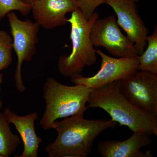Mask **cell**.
<instances>
[{
	"mask_svg": "<svg viewBox=\"0 0 157 157\" xmlns=\"http://www.w3.org/2000/svg\"><path fill=\"white\" fill-rule=\"evenodd\" d=\"M117 124L111 119L90 120L79 116L55 121L52 129L56 130L58 136L53 142L47 144L45 152L49 157H87L98 135Z\"/></svg>",
	"mask_w": 157,
	"mask_h": 157,
	"instance_id": "1",
	"label": "cell"
},
{
	"mask_svg": "<svg viewBox=\"0 0 157 157\" xmlns=\"http://www.w3.org/2000/svg\"><path fill=\"white\" fill-rule=\"evenodd\" d=\"M88 108H100L112 120L128 127L133 132L157 135V115L144 111L132 104L124 93L119 80L93 90Z\"/></svg>",
	"mask_w": 157,
	"mask_h": 157,
	"instance_id": "2",
	"label": "cell"
},
{
	"mask_svg": "<svg viewBox=\"0 0 157 157\" xmlns=\"http://www.w3.org/2000/svg\"><path fill=\"white\" fill-rule=\"evenodd\" d=\"M93 90L82 85H66L48 77L43 87L45 109L39 124L44 130H49L58 119L83 117Z\"/></svg>",
	"mask_w": 157,
	"mask_h": 157,
	"instance_id": "3",
	"label": "cell"
},
{
	"mask_svg": "<svg viewBox=\"0 0 157 157\" xmlns=\"http://www.w3.org/2000/svg\"><path fill=\"white\" fill-rule=\"evenodd\" d=\"M99 17V14L94 12L89 19H86L78 8L71 12L67 21L71 28L72 50L69 54L60 56L58 62V69L63 76L71 78L79 75L85 67L96 63L97 53L90 39V33Z\"/></svg>",
	"mask_w": 157,
	"mask_h": 157,
	"instance_id": "4",
	"label": "cell"
},
{
	"mask_svg": "<svg viewBox=\"0 0 157 157\" xmlns=\"http://www.w3.org/2000/svg\"><path fill=\"white\" fill-rule=\"evenodd\" d=\"M9 23L13 48L17 56V63L14 75L17 90L22 93L26 90L22 80V66L24 62H30L36 54V45L39 41L40 25L30 19H20L13 11L6 15Z\"/></svg>",
	"mask_w": 157,
	"mask_h": 157,
	"instance_id": "5",
	"label": "cell"
},
{
	"mask_svg": "<svg viewBox=\"0 0 157 157\" xmlns=\"http://www.w3.org/2000/svg\"><path fill=\"white\" fill-rule=\"evenodd\" d=\"M90 39L94 47H104L116 57L138 56L135 45L122 33L114 15L96 20L91 29Z\"/></svg>",
	"mask_w": 157,
	"mask_h": 157,
	"instance_id": "6",
	"label": "cell"
},
{
	"mask_svg": "<svg viewBox=\"0 0 157 157\" xmlns=\"http://www.w3.org/2000/svg\"><path fill=\"white\" fill-rule=\"evenodd\" d=\"M96 52L101 58L100 70L91 77H84L82 74L71 77L74 85H82L89 88L101 87L113 81L124 79L138 70V56L130 58H113L98 49Z\"/></svg>",
	"mask_w": 157,
	"mask_h": 157,
	"instance_id": "7",
	"label": "cell"
},
{
	"mask_svg": "<svg viewBox=\"0 0 157 157\" xmlns=\"http://www.w3.org/2000/svg\"><path fill=\"white\" fill-rule=\"evenodd\" d=\"M125 95L136 107L157 115V75L138 70L119 80Z\"/></svg>",
	"mask_w": 157,
	"mask_h": 157,
	"instance_id": "8",
	"label": "cell"
},
{
	"mask_svg": "<svg viewBox=\"0 0 157 157\" xmlns=\"http://www.w3.org/2000/svg\"><path fill=\"white\" fill-rule=\"evenodd\" d=\"M105 4L115 12L118 25L134 43L138 55L142 54L147 45L149 32L139 15L136 3L132 0H107Z\"/></svg>",
	"mask_w": 157,
	"mask_h": 157,
	"instance_id": "9",
	"label": "cell"
},
{
	"mask_svg": "<svg viewBox=\"0 0 157 157\" xmlns=\"http://www.w3.org/2000/svg\"><path fill=\"white\" fill-rule=\"evenodd\" d=\"M31 6L36 22L48 30L65 25L66 14L78 8L74 0H36Z\"/></svg>",
	"mask_w": 157,
	"mask_h": 157,
	"instance_id": "10",
	"label": "cell"
},
{
	"mask_svg": "<svg viewBox=\"0 0 157 157\" xmlns=\"http://www.w3.org/2000/svg\"><path fill=\"white\" fill-rule=\"evenodd\" d=\"M151 135L142 132H133L124 141L107 140L100 142L98 153L102 157H153L150 151L143 152L140 149L152 143Z\"/></svg>",
	"mask_w": 157,
	"mask_h": 157,
	"instance_id": "11",
	"label": "cell"
},
{
	"mask_svg": "<svg viewBox=\"0 0 157 157\" xmlns=\"http://www.w3.org/2000/svg\"><path fill=\"white\" fill-rule=\"evenodd\" d=\"M3 113L7 121L14 125L23 143L22 154L15 157H38L39 144L42 142V139L37 136L35 130L34 123L39 118L38 113L35 112L27 115L19 116L9 107L5 108Z\"/></svg>",
	"mask_w": 157,
	"mask_h": 157,
	"instance_id": "12",
	"label": "cell"
},
{
	"mask_svg": "<svg viewBox=\"0 0 157 157\" xmlns=\"http://www.w3.org/2000/svg\"><path fill=\"white\" fill-rule=\"evenodd\" d=\"M9 124L0 111V155L5 157L13 154L21 143L19 137L11 131Z\"/></svg>",
	"mask_w": 157,
	"mask_h": 157,
	"instance_id": "13",
	"label": "cell"
},
{
	"mask_svg": "<svg viewBox=\"0 0 157 157\" xmlns=\"http://www.w3.org/2000/svg\"><path fill=\"white\" fill-rule=\"evenodd\" d=\"M147 46L142 54L138 56V70H144L157 74V26L155 27L152 35L147 36Z\"/></svg>",
	"mask_w": 157,
	"mask_h": 157,
	"instance_id": "14",
	"label": "cell"
},
{
	"mask_svg": "<svg viewBox=\"0 0 157 157\" xmlns=\"http://www.w3.org/2000/svg\"><path fill=\"white\" fill-rule=\"evenodd\" d=\"M13 39L6 31L0 30V71L9 68L13 61Z\"/></svg>",
	"mask_w": 157,
	"mask_h": 157,
	"instance_id": "15",
	"label": "cell"
},
{
	"mask_svg": "<svg viewBox=\"0 0 157 157\" xmlns=\"http://www.w3.org/2000/svg\"><path fill=\"white\" fill-rule=\"evenodd\" d=\"M32 6L21 0H0V21L9 12L19 11L23 16H26L31 11Z\"/></svg>",
	"mask_w": 157,
	"mask_h": 157,
	"instance_id": "16",
	"label": "cell"
},
{
	"mask_svg": "<svg viewBox=\"0 0 157 157\" xmlns=\"http://www.w3.org/2000/svg\"><path fill=\"white\" fill-rule=\"evenodd\" d=\"M76 2L78 9L86 19L94 13L95 10L102 4H105L107 0H74Z\"/></svg>",
	"mask_w": 157,
	"mask_h": 157,
	"instance_id": "17",
	"label": "cell"
},
{
	"mask_svg": "<svg viewBox=\"0 0 157 157\" xmlns=\"http://www.w3.org/2000/svg\"><path fill=\"white\" fill-rule=\"evenodd\" d=\"M3 81V75L2 74H0V91L1 90V86ZM3 103L2 101L0 100V109L3 107Z\"/></svg>",
	"mask_w": 157,
	"mask_h": 157,
	"instance_id": "18",
	"label": "cell"
},
{
	"mask_svg": "<svg viewBox=\"0 0 157 157\" xmlns=\"http://www.w3.org/2000/svg\"><path fill=\"white\" fill-rule=\"evenodd\" d=\"M24 2L26 3V4H29V5H32L33 3L36 0H21Z\"/></svg>",
	"mask_w": 157,
	"mask_h": 157,
	"instance_id": "19",
	"label": "cell"
},
{
	"mask_svg": "<svg viewBox=\"0 0 157 157\" xmlns=\"http://www.w3.org/2000/svg\"><path fill=\"white\" fill-rule=\"evenodd\" d=\"M132 1H134V2H138L139 0H132Z\"/></svg>",
	"mask_w": 157,
	"mask_h": 157,
	"instance_id": "20",
	"label": "cell"
},
{
	"mask_svg": "<svg viewBox=\"0 0 157 157\" xmlns=\"http://www.w3.org/2000/svg\"><path fill=\"white\" fill-rule=\"evenodd\" d=\"M0 157H5L4 156L2 155H0Z\"/></svg>",
	"mask_w": 157,
	"mask_h": 157,
	"instance_id": "21",
	"label": "cell"
}]
</instances>
